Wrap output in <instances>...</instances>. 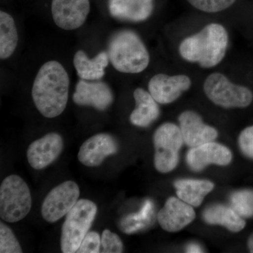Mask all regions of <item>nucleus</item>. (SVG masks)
Wrapping results in <instances>:
<instances>
[{"label": "nucleus", "instance_id": "f257e3e1", "mask_svg": "<svg viewBox=\"0 0 253 253\" xmlns=\"http://www.w3.org/2000/svg\"><path fill=\"white\" fill-rule=\"evenodd\" d=\"M70 78L61 63H44L37 73L32 88V98L44 117L54 118L66 109L69 96Z\"/></svg>", "mask_w": 253, "mask_h": 253}, {"label": "nucleus", "instance_id": "f03ea898", "mask_svg": "<svg viewBox=\"0 0 253 253\" xmlns=\"http://www.w3.org/2000/svg\"><path fill=\"white\" fill-rule=\"evenodd\" d=\"M228 43L225 28L218 23H211L181 42L179 51L186 61L199 63L202 68H212L224 59Z\"/></svg>", "mask_w": 253, "mask_h": 253}, {"label": "nucleus", "instance_id": "7ed1b4c3", "mask_svg": "<svg viewBox=\"0 0 253 253\" xmlns=\"http://www.w3.org/2000/svg\"><path fill=\"white\" fill-rule=\"evenodd\" d=\"M110 62L116 71L128 74L143 72L149 66L150 56L140 37L134 31L116 32L108 45Z\"/></svg>", "mask_w": 253, "mask_h": 253}, {"label": "nucleus", "instance_id": "20e7f679", "mask_svg": "<svg viewBox=\"0 0 253 253\" xmlns=\"http://www.w3.org/2000/svg\"><path fill=\"white\" fill-rule=\"evenodd\" d=\"M97 211V206L94 202L81 199L68 212L61 230V249L63 253L77 252L89 232Z\"/></svg>", "mask_w": 253, "mask_h": 253}, {"label": "nucleus", "instance_id": "39448f33", "mask_svg": "<svg viewBox=\"0 0 253 253\" xmlns=\"http://www.w3.org/2000/svg\"><path fill=\"white\" fill-rule=\"evenodd\" d=\"M32 196L26 181L18 175L8 176L0 186V217L10 223L22 220L31 211Z\"/></svg>", "mask_w": 253, "mask_h": 253}, {"label": "nucleus", "instance_id": "423d86ee", "mask_svg": "<svg viewBox=\"0 0 253 253\" xmlns=\"http://www.w3.org/2000/svg\"><path fill=\"white\" fill-rule=\"evenodd\" d=\"M184 143L180 128L175 124L164 123L155 131L154 166L158 172H169L176 167Z\"/></svg>", "mask_w": 253, "mask_h": 253}, {"label": "nucleus", "instance_id": "0eeeda50", "mask_svg": "<svg viewBox=\"0 0 253 253\" xmlns=\"http://www.w3.org/2000/svg\"><path fill=\"white\" fill-rule=\"evenodd\" d=\"M205 94L214 104L224 108H245L252 102V91L231 83L224 75L214 73L204 82Z\"/></svg>", "mask_w": 253, "mask_h": 253}, {"label": "nucleus", "instance_id": "6e6552de", "mask_svg": "<svg viewBox=\"0 0 253 253\" xmlns=\"http://www.w3.org/2000/svg\"><path fill=\"white\" fill-rule=\"evenodd\" d=\"M80 188L73 181H64L46 195L42 205L43 219L49 223L56 222L68 214L79 201Z\"/></svg>", "mask_w": 253, "mask_h": 253}, {"label": "nucleus", "instance_id": "1a4fd4ad", "mask_svg": "<svg viewBox=\"0 0 253 253\" xmlns=\"http://www.w3.org/2000/svg\"><path fill=\"white\" fill-rule=\"evenodd\" d=\"M89 11V0H52L51 2L55 24L65 31H73L83 26Z\"/></svg>", "mask_w": 253, "mask_h": 253}, {"label": "nucleus", "instance_id": "9d476101", "mask_svg": "<svg viewBox=\"0 0 253 253\" xmlns=\"http://www.w3.org/2000/svg\"><path fill=\"white\" fill-rule=\"evenodd\" d=\"M73 100L78 106H92L98 111H104L113 104L114 96L105 82L81 79L76 84Z\"/></svg>", "mask_w": 253, "mask_h": 253}, {"label": "nucleus", "instance_id": "9b49d317", "mask_svg": "<svg viewBox=\"0 0 253 253\" xmlns=\"http://www.w3.org/2000/svg\"><path fill=\"white\" fill-rule=\"evenodd\" d=\"M191 85V79L185 75H155L149 82V91L154 99L161 104L174 102Z\"/></svg>", "mask_w": 253, "mask_h": 253}, {"label": "nucleus", "instance_id": "f8f14e48", "mask_svg": "<svg viewBox=\"0 0 253 253\" xmlns=\"http://www.w3.org/2000/svg\"><path fill=\"white\" fill-rule=\"evenodd\" d=\"M232 160L230 149L224 145L211 141L191 148L186 154V163L190 169L199 172L209 165L228 166Z\"/></svg>", "mask_w": 253, "mask_h": 253}, {"label": "nucleus", "instance_id": "ddd939ff", "mask_svg": "<svg viewBox=\"0 0 253 253\" xmlns=\"http://www.w3.org/2000/svg\"><path fill=\"white\" fill-rule=\"evenodd\" d=\"M63 140L57 133L50 132L30 144L27 158L33 169H44L54 163L63 151Z\"/></svg>", "mask_w": 253, "mask_h": 253}, {"label": "nucleus", "instance_id": "4468645a", "mask_svg": "<svg viewBox=\"0 0 253 253\" xmlns=\"http://www.w3.org/2000/svg\"><path fill=\"white\" fill-rule=\"evenodd\" d=\"M118 151L117 141L111 134L100 133L86 139L80 149L78 158L86 167H97L106 158Z\"/></svg>", "mask_w": 253, "mask_h": 253}, {"label": "nucleus", "instance_id": "2eb2a0df", "mask_svg": "<svg viewBox=\"0 0 253 253\" xmlns=\"http://www.w3.org/2000/svg\"><path fill=\"white\" fill-rule=\"evenodd\" d=\"M196 218L193 206L179 198L170 197L158 213L157 219L161 228L168 232H177L191 224Z\"/></svg>", "mask_w": 253, "mask_h": 253}, {"label": "nucleus", "instance_id": "dca6fc26", "mask_svg": "<svg viewBox=\"0 0 253 253\" xmlns=\"http://www.w3.org/2000/svg\"><path fill=\"white\" fill-rule=\"evenodd\" d=\"M179 123L184 144L190 148L214 141L217 137V129L205 124L201 116L194 111L181 113Z\"/></svg>", "mask_w": 253, "mask_h": 253}, {"label": "nucleus", "instance_id": "f3484780", "mask_svg": "<svg viewBox=\"0 0 253 253\" xmlns=\"http://www.w3.org/2000/svg\"><path fill=\"white\" fill-rule=\"evenodd\" d=\"M154 0H109V11L113 18L130 22H141L151 16Z\"/></svg>", "mask_w": 253, "mask_h": 253}, {"label": "nucleus", "instance_id": "a211bd4d", "mask_svg": "<svg viewBox=\"0 0 253 253\" xmlns=\"http://www.w3.org/2000/svg\"><path fill=\"white\" fill-rule=\"evenodd\" d=\"M133 96L136 106L129 117L131 124L139 127L149 126L159 117L161 111L158 103L149 91L142 88H136Z\"/></svg>", "mask_w": 253, "mask_h": 253}, {"label": "nucleus", "instance_id": "6ab92c4d", "mask_svg": "<svg viewBox=\"0 0 253 253\" xmlns=\"http://www.w3.org/2000/svg\"><path fill=\"white\" fill-rule=\"evenodd\" d=\"M109 61V54L106 51H101L90 59L84 51L78 50L73 58V64L81 79L100 81L104 77Z\"/></svg>", "mask_w": 253, "mask_h": 253}, {"label": "nucleus", "instance_id": "aec40b11", "mask_svg": "<svg viewBox=\"0 0 253 253\" xmlns=\"http://www.w3.org/2000/svg\"><path fill=\"white\" fill-rule=\"evenodd\" d=\"M176 195L193 207H199L204 198L214 189L212 181L205 179H181L174 181Z\"/></svg>", "mask_w": 253, "mask_h": 253}, {"label": "nucleus", "instance_id": "412c9836", "mask_svg": "<svg viewBox=\"0 0 253 253\" xmlns=\"http://www.w3.org/2000/svg\"><path fill=\"white\" fill-rule=\"evenodd\" d=\"M203 218L209 224L224 226L231 232H239L244 229L246 221L231 207L215 204L209 206L203 213Z\"/></svg>", "mask_w": 253, "mask_h": 253}, {"label": "nucleus", "instance_id": "4be33fe9", "mask_svg": "<svg viewBox=\"0 0 253 253\" xmlns=\"http://www.w3.org/2000/svg\"><path fill=\"white\" fill-rule=\"evenodd\" d=\"M18 34L14 18L8 13L0 12V59H9L17 47Z\"/></svg>", "mask_w": 253, "mask_h": 253}, {"label": "nucleus", "instance_id": "5701e85b", "mask_svg": "<svg viewBox=\"0 0 253 253\" xmlns=\"http://www.w3.org/2000/svg\"><path fill=\"white\" fill-rule=\"evenodd\" d=\"M153 214L154 204L151 200H146L139 212L131 213L121 219L120 229L126 234L142 230L151 224Z\"/></svg>", "mask_w": 253, "mask_h": 253}, {"label": "nucleus", "instance_id": "b1692460", "mask_svg": "<svg viewBox=\"0 0 253 253\" xmlns=\"http://www.w3.org/2000/svg\"><path fill=\"white\" fill-rule=\"evenodd\" d=\"M231 208L242 217H253V190H240L230 196Z\"/></svg>", "mask_w": 253, "mask_h": 253}, {"label": "nucleus", "instance_id": "393cba45", "mask_svg": "<svg viewBox=\"0 0 253 253\" xmlns=\"http://www.w3.org/2000/svg\"><path fill=\"white\" fill-rule=\"evenodd\" d=\"M0 253H22L21 245L14 232L6 224L0 223Z\"/></svg>", "mask_w": 253, "mask_h": 253}, {"label": "nucleus", "instance_id": "a878e982", "mask_svg": "<svg viewBox=\"0 0 253 253\" xmlns=\"http://www.w3.org/2000/svg\"><path fill=\"white\" fill-rule=\"evenodd\" d=\"M196 9L208 13H216L230 7L236 0H187Z\"/></svg>", "mask_w": 253, "mask_h": 253}, {"label": "nucleus", "instance_id": "bb28decb", "mask_svg": "<svg viewBox=\"0 0 253 253\" xmlns=\"http://www.w3.org/2000/svg\"><path fill=\"white\" fill-rule=\"evenodd\" d=\"M101 253H121L123 252V244L121 238L109 229L103 231L101 238Z\"/></svg>", "mask_w": 253, "mask_h": 253}, {"label": "nucleus", "instance_id": "cd10ccee", "mask_svg": "<svg viewBox=\"0 0 253 253\" xmlns=\"http://www.w3.org/2000/svg\"><path fill=\"white\" fill-rule=\"evenodd\" d=\"M101 249V238L96 231L88 232L82 241L77 253H98Z\"/></svg>", "mask_w": 253, "mask_h": 253}, {"label": "nucleus", "instance_id": "c85d7f7f", "mask_svg": "<svg viewBox=\"0 0 253 253\" xmlns=\"http://www.w3.org/2000/svg\"><path fill=\"white\" fill-rule=\"evenodd\" d=\"M239 144L243 154L253 158V126L242 131L239 136Z\"/></svg>", "mask_w": 253, "mask_h": 253}, {"label": "nucleus", "instance_id": "c756f323", "mask_svg": "<svg viewBox=\"0 0 253 253\" xmlns=\"http://www.w3.org/2000/svg\"><path fill=\"white\" fill-rule=\"evenodd\" d=\"M186 253H204V250H203L201 246L197 244H190L188 245L186 249Z\"/></svg>", "mask_w": 253, "mask_h": 253}, {"label": "nucleus", "instance_id": "7c9ffc66", "mask_svg": "<svg viewBox=\"0 0 253 253\" xmlns=\"http://www.w3.org/2000/svg\"><path fill=\"white\" fill-rule=\"evenodd\" d=\"M248 246H249L250 252L253 253V234L250 236L249 241H248Z\"/></svg>", "mask_w": 253, "mask_h": 253}]
</instances>
